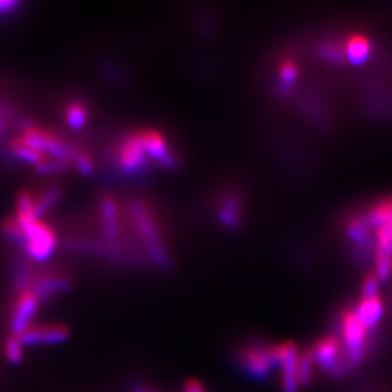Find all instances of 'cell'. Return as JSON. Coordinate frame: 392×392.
<instances>
[{"instance_id": "6da1fadb", "label": "cell", "mask_w": 392, "mask_h": 392, "mask_svg": "<svg viewBox=\"0 0 392 392\" xmlns=\"http://www.w3.org/2000/svg\"><path fill=\"white\" fill-rule=\"evenodd\" d=\"M131 215H133V220L139 230L140 237L144 240L147 246L151 260L156 261L159 266H167L170 263V258L163 246L159 226L154 220V216L151 215L150 209L146 206V203L136 201L131 203Z\"/></svg>"}, {"instance_id": "7a4b0ae2", "label": "cell", "mask_w": 392, "mask_h": 392, "mask_svg": "<svg viewBox=\"0 0 392 392\" xmlns=\"http://www.w3.org/2000/svg\"><path fill=\"white\" fill-rule=\"evenodd\" d=\"M16 220V218H15ZM22 228V243L29 257L38 261L47 260L57 247L56 233L39 218L16 220Z\"/></svg>"}, {"instance_id": "3957f363", "label": "cell", "mask_w": 392, "mask_h": 392, "mask_svg": "<svg viewBox=\"0 0 392 392\" xmlns=\"http://www.w3.org/2000/svg\"><path fill=\"white\" fill-rule=\"evenodd\" d=\"M341 336L344 355L351 363V366H356L365 356L366 352V337L368 328L362 324L355 311H346L341 316Z\"/></svg>"}, {"instance_id": "277c9868", "label": "cell", "mask_w": 392, "mask_h": 392, "mask_svg": "<svg viewBox=\"0 0 392 392\" xmlns=\"http://www.w3.org/2000/svg\"><path fill=\"white\" fill-rule=\"evenodd\" d=\"M241 369L250 375L253 379L263 381L272 371L279 366L276 356V346H248L241 351L240 355Z\"/></svg>"}, {"instance_id": "5b68a950", "label": "cell", "mask_w": 392, "mask_h": 392, "mask_svg": "<svg viewBox=\"0 0 392 392\" xmlns=\"http://www.w3.org/2000/svg\"><path fill=\"white\" fill-rule=\"evenodd\" d=\"M343 346L337 337L328 336L318 340L311 351L313 361L327 373L338 376L346 373L348 368H352L348 363L346 355L343 353Z\"/></svg>"}, {"instance_id": "8992f818", "label": "cell", "mask_w": 392, "mask_h": 392, "mask_svg": "<svg viewBox=\"0 0 392 392\" xmlns=\"http://www.w3.org/2000/svg\"><path fill=\"white\" fill-rule=\"evenodd\" d=\"M25 143L41 151L42 154H46L47 157H54L59 160L69 161L74 156V149L69 147L64 144L61 140L54 137L53 134L47 133V131H42L36 126H26L22 133L21 137Z\"/></svg>"}, {"instance_id": "52a82bcc", "label": "cell", "mask_w": 392, "mask_h": 392, "mask_svg": "<svg viewBox=\"0 0 392 392\" xmlns=\"http://www.w3.org/2000/svg\"><path fill=\"white\" fill-rule=\"evenodd\" d=\"M278 363L282 371V388L283 392H298L299 389V376H298V365H299V351L298 347L285 341L276 346Z\"/></svg>"}, {"instance_id": "ba28073f", "label": "cell", "mask_w": 392, "mask_h": 392, "mask_svg": "<svg viewBox=\"0 0 392 392\" xmlns=\"http://www.w3.org/2000/svg\"><path fill=\"white\" fill-rule=\"evenodd\" d=\"M18 337L24 346L59 344L69 338V328L63 324H31Z\"/></svg>"}, {"instance_id": "9c48e42d", "label": "cell", "mask_w": 392, "mask_h": 392, "mask_svg": "<svg viewBox=\"0 0 392 392\" xmlns=\"http://www.w3.org/2000/svg\"><path fill=\"white\" fill-rule=\"evenodd\" d=\"M147 163V153L139 139V134L128 136L118 151V164L125 173L140 171Z\"/></svg>"}, {"instance_id": "30bf717a", "label": "cell", "mask_w": 392, "mask_h": 392, "mask_svg": "<svg viewBox=\"0 0 392 392\" xmlns=\"http://www.w3.org/2000/svg\"><path fill=\"white\" fill-rule=\"evenodd\" d=\"M39 299L34 291L25 289L19 293L14 307V316L11 320V331L15 336L22 334L29 326L38 310Z\"/></svg>"}, {"instance_id": "8fae6325", "label": "cell", "mask_w": 392, "mask_h": 392, "mask_svg": "<svg viewBox=\"0 0 392 392\" xmlns=\"http://www.w3.org/2000/svg\"><path fill=\"white\" fill-rule=\"evenodd\" d=\"M139 139L147 153V156L156 159L159 163H161L167 156L171 154V151L167 147L166 140L163 139L161 134H159L157 131L153 129H143L139 131Z\"/></svg>"}, {"instance_id": "7c38bea8", "label": "cell", "mask_w": 392, "mask_h": 392, "mask_svg": "<svg viewBox=\"0 0 392 392\" xmlns=\"http://www.w3.org/2000/svg\"><path fill=\"white\" fill-rule=\"evenodd\" d=\"M101 216L105 236L108 238H116L119 230V209L111 195H105L101 199Z\"/></svg>"}, {"instance_id": "4fadbf2b", "label": "cell", "mask_w": 392, "mask_h": 392, "mask_svg": "<svg viewBox=\"0 0 392 392\" xmlns=\"http://www.w3.org/2000/svg\"><path fill=\"white\" fill-rule=\"evenodd\" d=\"M355 313L362 321V324L369 330L371 327L376 326L382 317V313H383L382 301L379 299V296L363 298Z\"/></svg>"}, {"instance_id": "5bb4252c", "label": "cell", "mask_w": 392, "mask_h": 392, "mask_svg": "<svg viewBox=\"0 0 392 392\" xmlns=\"http://www.w3.org/2000/svg\"><path fill=\"white\" fill-rule=\"evenodd\" d=\"M70 288V281L63 276H46L39 279L34 286V293L39 301H47L59 292H64Z\"/></svg>"}, {"instance_id": "9a60e30c", "label": "cell", "mask_w": 392, "mask_h": 392, "mask_svg": "<svg viewBox=\"0 0 392 392\" xmlns=\"http://www.w3.org/2000/svg\"><path fill=\"white\" fill-rule=\"evenodd\" d=\"M371 54V42L363 35H353L347 39L346 56L353 64H362Z\"/></svg>"}, {"instance_id": "2e32d148", "label": "cell", "mask_w": 392, "mask_h": 392, "mask_svg": "<svg viewBox=\"0 0 392 392\" xmlns=\"http://www.w3.org/2000/svg\"><path fill=\"white\" fill-rule=\"evenodd\" d=\"M238 211H240V199L236 195H228L223 201L220 206V221L227 227H236L238 224Z\"/></svg>"}, {"instance_id": "e0dca14e", "label": "cell", "mask_w": 392, "mask_h": 392, "mask_svg": "<svg viewBox=\"0 0 392 392\" xmlns=\"http://www.w3.org/2000/svg\"><path fill=\"white\" fill-rule=\"evenodd\" d=\"M11 150L18 159H21L24 161H28V163H32L35 166L39 164L44 159L47 157L46 154H42L41 151H38L36 149H34L32 146L25 143L22 139H15L11 143Z\"/></svg>"}, {"instance_id": "ac0fdd59", "label": "cell", "mask_w": 392, "mask_h": 392, "mask_svg": "<svg viewBox=\"0 0 392 392\" xmlns=\"http://www.w3.org/2000/svg\"><path fill=\"white\" fill-rule=\"evenodd\" d=\"M61 198V191L59 188H49L44 191L39 198L35 199V216L39 218L41 215L46 213L49 209H51L57 201Z\"/></svg>"}, {"instance_id": "d6986e66", "label": "cell", "mask_w": 392, "mask_h": 392, "mask_svg": "<svg viewBox=\"0 0 392 392\" xmlns=\"http://www.w3.org/2000/svg\"><path fill=\"white\" fill-rule=\"evenodd\" d=\"M66 122L73 129H80L87 122V109L81 104H71L66 109Z\"/></svg>"}, {"instance_id": "ffe728a7", "label": "cell", "mask_w": 392, "mask_h": 392, "mask_svg": "<svg viewBox=\"0 0 392 392\" xmlns=\"http://www.w3.org/2000/svg\"><path fill=\"white\" fill-rule=\"evenodd\" d=\"M5 356L12 365H18L24 359V344L21 338L15 334H11L5 341Z\"/></svg>"}, {"instance_id": "44dd1931", "label": "cell", "mask_w": 392, "mask_h": 392, "mask_svg": "<svg viewBox=\"0 0 392 392\" xmlns=\"http://www.w3.org/2000/svg\"><path fill=\"white\" fill-rule=\"evenodd\" d=\"M369 220L372 224L383 226L392 223V199L379 203L369 215Z\"/></svg>"}, {"instance_id": "7402d4cb", "label": "cell", "mask_w": 392, "mask_h": 392, "mask_svg": "<svg viewBox=\"0 0 392 392\" xmlns=\"http://www.w3.org/2000/svg\"><path fill=\"white\" fill-rule=\"evenodd\" d=\"M313 356L311 352H305L299 355V365H298V376L299 385H308L313 376Z\"/></svg>"}, {"instance_id": "603a6c76", "label": "cell", "mask_w": 392, "mask_h": 392, "mask_svg": "<svg viewBox=\"0 0 392 392\" xmlns=\"http://www.w3.org/2000/svg\"><path fill=\"white\" fill-rule=\"evenodd\" d=\"M392 271V256L389 251L376 250V275L379 281L389 278Z\"/></svg>"}, {"instance_id": "cb8c5ba5", "label": "cell", "mask_w": 392, "mask_h": 392, "mask_svg": "<svg viewBox=\"0 0 392 392\" xmlns=\"http://www.w3.org/2000/svg\"><path fill=\"white\" fill-rule=\"evenodd\" d=\"M67 163L64 160H59L54 157H46L39 164H36V171L44 173V174H51V173H59L67 169Z\"/></svg>"}, {"instance_id": "d4e9b609", "label": "cell", "mask_w": 392, "mask_h": 392, "mask_svg": "<svg viewBox=\"0 0 392 392\" xmlns=\"http://www.w3.org/2000/svg\"><path fill=\"white\" fill-rule=\"evenodd\" d=\"M71 161L74 163L76 169L83 173V174H91L94 171V161L91 159V156H87L86 153L83 151H79L76 150L74 151V156L71 159Z\"/></svg>"}, {"instance_id": "484cf974", "label": "cell", "mask_w": 392, "mask_h": 392, "mask_svg": "<svg viewBox=\"0 0 392 392\" xmlns=\"http://www.w3.org/2000/svg\"><path fill=\"white\" fill-rule=\"evenodd\" d=\"M279 76L283 84H292L298 76V67L291 60H286L281 64Z\"/></svg>"}, {"instance_id": "4316f807", "label": "cell", "mask_w": 392, "mask_h": 392, "mask_svg": "<svg viewBox=\"0 0 392 392\" xmlns=\"http://www.w3.org/2000/svg\"><path fill=\"white\" fill-rule=\"evenodd\" d=\"M378 286H379V279L369 276L366 278L363 283V298H372L378 296Z\"/></svg>"}, {"instance_id": "83f0119b", "label": "cell", "mask_w": 392, "mask_h": 392, "mask_svg": "<svg viewBox=\"0 0 392 392\" xmlns=\"http://www.w3.org/2000/svg\"><path fill=\"white\" fill-rule=\"evenodd\" d=\"M323 54L327 59H331V60H338V59L343 57V51L337 46H324L323 47Z\"/></svg>"}, {"instance_id": "f1b7e54d", "label": "cell", "mask_w": 392, "mask_h": 392, "mask_svg": "<svg viewBox=\"0 0 392 392\" xmlns=\"http://www.w3.org/2000/svg\"><path fill=\"white\" fill-rule=\"evenodd\" d=\"M184 392H206L198 379H188L184 385Z\"/></svg>"}, {"instance_id": "f546056e", "label": "cell", "mask_w": 392, "mask_h": 392, "mask_svg": "<svg viewBox=\"0 0 392 392\" xmlns=\"http://www.w3.org/2000/svg\"><path fill=\"white\" fill-rule=\"evenodd\" d=\"M129 392H153V391H150L149 388H146V386H143V385H136V386L131 388Z\"/></svg>"}, {"instance_id": "4dcf8cb0", "label": "cell", "mask_w": 392, "mask_h": 392, "mask_svg": "<svg viewBox=\"0 0 392 392\" xmlns=\"http://www.w3.org/2000/svg\"><path fill=\"white\" fill-rule=\"evenodd\" d=\"M389 226H391V228H392V223H389Z\"/></svg>"}]
</instances>
